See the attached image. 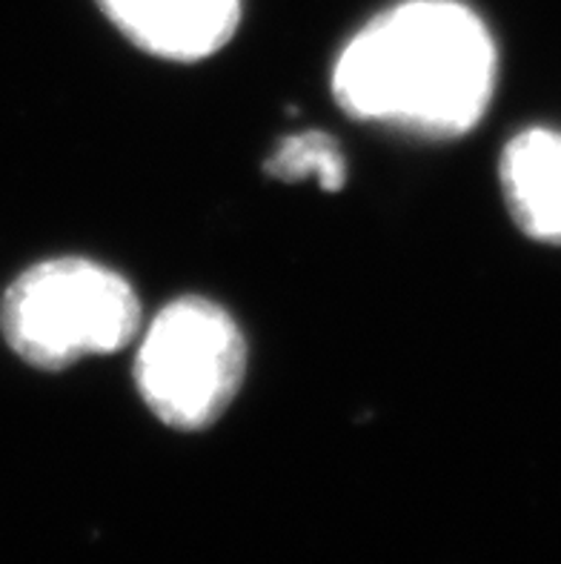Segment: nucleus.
I'll use <instances>...</instances> for the list:
<instances>
[{
	"label": "nucleus",
	"mask_w": 561,
	"mask_h": 564,
	"mask_svg": "<svg viewBox=\"0 0 561 564\" xmlns=\"http://www.w3.org/2000/svg\"><path fill=\"white\" fill-rule=\"evenodd\" d=\"M496 84V37L462 0H398L344 43L330 72L353 121L421 141L470 135Z\"/></svg>",
	"instance_id": "nucleus-1"
},
{
	"label": "nucleus",
	"mask_w": 561,
	"mask_h": 564,
	"mask_svg": "<svg viewBox=\"0 0 561 564\" xmlns=\"http://www.w3.org/2000/svg\"><path fill=\"white\" fill-rule=\"evenodd\" d=\"M138 395L164 427L204 433L227 415L247 379V338L227 307L181 295L136 338Z\"/></svg>",
	"instance_id": "nucleus-3"
},
{
	"label": "nucleus",
	"mask_w": 561,
	"mask_h": 564,
	"mask_svg": "<svg viewBox=\"0 0 561 564\" xmlns=\"http://www.w3.org/2000/svg\"><path fill=\"white\" fill-rule=\"evenodd\" d=\"M141 327L143 307L132 281L93 258L37 261L0 301V329L9 350L23 365L46 372L127 350Z\"/></svg>",
	"instance_id": "nucleus-2"
},
{
	"label": "nucleus",
	"mask_w": 561,
	"mask_h": 564,
	"mask_svg": "<svg viewBox=\"0 0 561 564\" xmlns=\"http://www.w3.org/2000/svg\"><path fill=\"white\" fill-rule=\"evenodd\" d=\"M263 172L281 184H301L313 178L324 193H338L347 184V158L342 147L324 129L292 132L278 143Z\"/></svg>",
	"instance_id": "nucleus-6"
},
{
	"label": "nucleus",
	"mask_w": 561,
	"mask_h": 564,
	"mask_svg": "<svg viewBox=\"0 0 561 564\" xmlns=\"http://www.w3.org/2000/svg\"><path fill=\"white\" fill-rule=\"evenodd\" d=\"M136 50L166 64H201L238 35L244 0H98Z\"/></svg>",
	"instance_id": "nucleus-4"
},
{
	"label": "nucleus",
	"mask_w": 561,
	"mask_h": 564,
	"mask_svg": "<svg viewBox=\"0 0 561 564\" xmlns=\"http://www.w3.org/2000/svg\"><path fill=\"white\" fill-rule=\"evenodd\" d=\"M498 184L527 238L561 247V129L527 127L498 158Z\"/></svg>",
	"instance_id": "nucleus-5"
}]
</instances>
